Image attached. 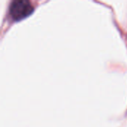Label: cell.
<instances>
[{
  "label": "cell",
  "instance_id": "obj_1",
  "mask_svg": "<svg viewBox=\"0 0 127 127\" xmlns=\"http://www.w3.org/2000/svg\"><path fill=\"white\" fill-rule=\"evenodd\" d=\"M33 10L31 1L28 0H15L11 2L9 8L10 15L16 21L28 16Z\"/></svg>",
  "mask_w": 127,
  "mask_h": 127
}]
</instances>
